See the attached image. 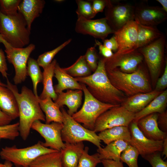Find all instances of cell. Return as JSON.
Instances as JSON below:
<instances>
[{"label": "cell", "mask_w": 167, "mask_h": 167, "mask_svg": "<svg viewBox=\"0 0 167 167\" xmlns=\"http://www.w3.org/2000/svg\"><path fill=\"white\" fill-rule=\"evenodd\" d=\"M80 83L87 85L90 93L99 101L114 105H120L127 96L111 83L106 72L105 58L98 62L96 70L92 74L84 77L75 78Z\"/></svg>", "instance_id": "cell-1"}, {"label": "cell", "mask_w": 167, "mask_h": 167, "mask_svg": "<svg viewBox=\"0 0 167 167\" xmlns=\"http://www.w3.org/2000/svg\"><path fill=\"white\" fill-rule=\"evenodd\" d=\"M6 79V87L14 95L18 105L20 135L25 140L29 135L33 123L36 120L45 121V117L40 107L38 96L36 97L26 86L22 87L19 93L17 86L11 83L7 78Z\"/></svg>", "instance_id": "cell-2"}, {"label": "cell", "mask_w": 167, "mask_h": 167, "mask_svg": "<svg viewBox=\"0 0 167 167\" xmlns=\"http://www.w3.org/2000/svg\"><path fill=\"white\" fill-rule=\"evenodd\" d=\"M106 71L112 84L126 96L152 91L146 74L141 66L131 73H124L117 68Z\"/></svg>", "instance_id": "cell-3"}, {"label": "cell", "mask_w": 167, "mask_h": 167, "mask_svg": "<svg viewBox=\"0 0 167 167\" xmlns=\"http://www.w3.org/2000/svg\"><path fill=\"white\" fill-rule=\"evenodd\" d=\"M30 34L20 13L18 12L15 15L7 16L0 12V36L11 46L23 48L28 45Z\"/></svg>", "instance_id": "cell-4"}, {"label": "cell", "mask_w": 167, "mask_h": 167, "mask_svg": "<svg viewBox=\"0 0 167 167\" xmlns=\"http://www.w3.org/2000/svg\"><path fill=\"white\" fill-rule=\"evenodd\" d=\"M57 151L44 147L42 142L39 141L33 145L23 148L15 146H6L1 149L0 156L2 159L11 162L17 167H29L39 156Z\"/></svg>", "instance_id": "cell-5"}, {"label": "cell", "mask_w": 167, "mask_h": 167, "mask_svg": "<svg viewBox=\"0 0 167 167\" xmlns=\"http://www.w3.org/2000/svg\"><path fill=\"white\" fill-rule=\"evenodd\" d=\"M84 96L83 105L80 110L71 116L76 122L83 124L85 128L93 131L96 121L103 113L116 106L101 102L89 92L86 85L80 83Z\"/></svg>", "instance_id": "cell-6"}, {"label": "cell", "mask_w": 167, "mask_h": 167, "mask_svg": "<svg viewBox=\"0 0 167 167\" xmlns=\"http://www.w3.org/2000/svg\"><path fill=\"white\" fill-rule=\"evenodd\" d=\"M63 128L61 131L62 141L66 143H75L86 141L92 143L98 148L101 147L99 136L93 131L87 129L75 121L63 108Z\"/></svg>", "instance_id": "cell-7"}, {"label": "cell", "mask_w": 167, "mask_h": 167, "mask_svg": "<svg viewBox=\"0 0 167 167\" xmlns=\"http://www.w3.org/2000/svg\"><path fill=\"white\" fill-rule=\"evenodd\" d=\"M166 38L163 35L153 42L137 50L143 55L151 75L153 84H155L163 65Z\"/></svg>", "instance_id": "cell-8"}, {"label": "cell", "mask_w": 167, "mask_h": 167, "mask_svg": "<svg viewBox=\"0 0 167 167\" xmlns=\"http://www.w3.org/2000/svg\"><path fill=\"white\" fill-rule=\"evenodd\" d=\"M0 43H2L4 45L5 51L8 62L14 66L15 75L13 81L15 84H21L25 80L27 76V67L28 60L31 54L35 49V45L33 44H30L25 48H14L0 36Z\"/></svg>", "instance_id": "cell-9"}, {"label": "cell", "mask_w": 167, "mask_h": 167, "mask_svg": "<svg viewBox=\"0 0 167 167\" xmlns=\"http://www.w3.org/2000/svg\"><path fill=\"white\" fill-rule=\"evenodd\" d=\"M105 18L115 32L129 21L134 20L135 6L119 1L107 0Z\"/></svg>", "instance_id": "cell-10"}, {"label": "cell", "mask_w": 167, "mask_h": 167, "mask_svg": "<svg viewBox=\"0 0 167 167\" xmlns=\"http://www.w3.org/2000/svg\"><path fill=\"white\" fill-rule=\"evenodd\" d=\"M135 113L121 105L115 106L102 113L96 120L93 131L96 133L115 126H128Z\"/></svg>", "instance_id": "cell-11"}, {"label": "cell", "mask_w": 167, "mask_h": 167, "mask_svg": "<svg viewBox=\"0 0 167 167\" xmlns=\"http://www.w3.org/2000/svg\"><path fill=\"white\" fill-rule=\"evenodd\" d=\"M63 124L53 122L49 124L43 123L40 120H36L33 123L31 129L38 133L44 139L42 142L46 148L60 151L65 146L61 137Z\"/></svg>", "instance_id": "cell-12"}, {"label": "cell", "mask_w": 167, "mask_h": 167, "mask_svg": "<svg viewBox=\"0 0 167 167\" xmlns=\"http://www.w3.org/2000/svg\"><path fill=\"white\" fill-rule=\"evenodd\" d=\"M105 58L106 70L117 68L126 73L136 71L143 59L142 54L137 50L126 54L114 53L111 57Z\"/></svg>", "instance_id": "cell-13"}, {"label": "cell", "mask_w": 167, "mask_h": 167, "mask_svg": "<svg viewBox=\"0 0 167 167\" xmlns=\"http://www.w3.org/2000/svg\"><path fill=\"white\" fill-rule=\"evenodd\" d=\"M128 127L131 136L128 144L135 148L142 157L162 152L163 140L155 141L147 138L139 130L136 122H132Z\"/></svg>", "instance_id": "cell-14"}, {"label": "cell", "mask_w": 167, "mask_h": 167, "mask_svg": "<svg viewBox=\"0 0 167 167\" xmlns=\"http://www.w3.org/2000/svg\"><path fill=\"white\" fill-rule=\"evenodd\" d=\"M75 29L77 33L89 35L103 40L109 34L115 32L109 25L105 17L92 19L78 16Z\"/></svg>", "instance_id": "cell-15"}, {"label": "cell", "mask_w": 167, "mask_h": 167, "mask_svg": "<svg viewBox=\"0 0 167 167\" xmlns=\"http://www.w3.org/2000/svg\"><path fill=\"white\" fill-rule=\"evenodd\" d=\"M138 24L131 20L115 31L114 35L118 45V49L115 53L123 54L137 50Z\"/></svg>", "instance_id": "cell-16"}, {"label": "cell", "mask_w": 167, "mask_h": 167, "mask_svg": "<svg viewBox=\"0 0 167 167\" xmlns=\"http://www.w3.org/2000/svg\"><path fill=\"white\" fill-rule=\"evenodd\" d=\"M167 18V12L162 7L142 5L135 6L134 20L146 26H156Z\"/></svg>", "instance_id": "cell-17"}, {"label": "cell", "mask_w": 167, "mask_h": 167, "mask_svg": "<svg viewBox=\"0 0 167 167\" xmlns=\"http://www.w3.org/2000/svg\"><path fill=\"white\" fill-rule=\"evenodd\" d=\"M158 114L154 113L141 118L137 122V125L147 138L155 141L164 140L167 138V133L161 131L158 127Z\"/></svg>", "instance_id": "cell-18"}, {"label": "cell", "mask_w": 167, "mask_h": 167, "mask_svg": "<svg viewBox=\"0 0 167 167\" xmlns=\"http://www.w3.org/2000/svg\"><path fill=\"white\" fill-rule=\"evenodd\" d=\"M45 3L44 0H23L19 5L18 12L23 15L30 31L33 22L42 13Z\"/></svg>", "instance_id": "cell-19"}, {"label": "cell", "mask_w": 167, "mask_h": 167, "mask_svg": "<svg viewBox=\"0 0 167 167\" xmlns=\"http://www.w3.org/2000/svg\"><path fill=\"white\" fill-rule=\"evenodd\" d=\"M162 92L154 90L148 92L138 93L127 97L121 105L135 114L145 108Z\"/></svg>", "instance_id": "cell-20"}, {"label": "cell", "mask_w": 167, "mask_h": 167, "mask_svg": "<svg viewBox=\"0 0 167 167\" xmlns=\"http://www.w3.org/2000/svg\"><path fill=\"white\" fill-rule=\"evenodd\" d=\"M83 94L82 90L68 89L66 92L58 94L54 102L60 108L67 106L68 109L67 113L72 116L77 111L81 104Z\"/></svg>", "instance_id": "cell-21"}, {"label": "cell", "mask_w": 167, "mask_h": 167, "mask_svg": "<svg viewBox=\"0 0 167 167\" xmlns=\"http://www.w3.org/2000/svg\"><path fill=\"white\" fill-rule=\"evenodd\" d=\"M60 151L62 167H77L79 157L84 149L83 142L75 143H65Z\"/></svg>", "instance_id": "cell-22"}, {"label": "cell", "mask_w": 167, "mask_h": 167, "mask_svg": "<svg viewBox=\"0 0 167 167\" xmlns=\"http://www.w3.org/2000/svg\"><path fill=\"white\" fill-rule=\"evenodd\" d=\"M54 76L58 81V84L54 87V91L57 94L66 89L82 90L80 83L67 73L57 63L55 67Z\"/></svg>", "instance_id": "cell-23"}, {"label": "cell", "mask_w": 167, "mask_h": 167, "mask_svg": "<svg viewBox=\"0 0 167 167\" xmlns=\"http://www.w3.org/2000/svg\"><path fill=\"white\" fill-rule=\"evenodd\" d=\"M0 109L13 120L19 117L17 101L12 92L0 85Z\"/></svg>", "instance_id": "cell-24"}, {"label": "cell", "mask_w": 167, "mask_h": 167, "mask_svg": "<svg viewBox=\"0 0 167 167\" xmlns=\"http://www.w3.org/2000/svg\"><path fill=\"white\" fill-rule=\"evenodd\" d=\"M167 104V90L163 91L145 108L135 114L133 121L137 122L141 118L150 114L161 113L165 111Z\"/></svg>", "instance_id": "cell-25"}, {"label": "cell", "mask_w": 167, "mask_h": 167, "mask_svg": "<svg viewBox=\"0 0 167 167\" xmlns=\"http://www.w3.org/2000/svg\"><path fill=\"white\" fill-rule=\"evenodd\" d=\"M37 99L41 110L45 114V123L53 122L62 123L63 116L60 108L51 98L41 99L38 96Z\"/></svg>", "instance_id": "cell-26"}, {"label": "cell", "mask_w": 167, "mask_h": 167, "mask_svg": "<svg viewBox=\"0 0 167 167\" xmlns=\"http://www.w3.org/2000/svg\"><path fill=\"white\" fill-rule=\"evenodd\" d=\"M100 139L106 145L115 141L122 140L128 143L131 139L128 126H120L105 129L98 135Z\"/></svg>", "instance_id": "cell-27"}, {"label": "cell", "mask_w": 167, "mask_h": 167, "mask_svg": "<svg viewBox=\"0 0 167 167\" xmlns=\"http://www.w3.org/2000/svg\"><path fill=\"white\" fill-rule=\"evenodd\" d=\"M128 143L122 140L113 142L104 148H98L97 152L101 160H111L116 161H121V156L126 148Z\"/></svg>", "instance_id": "cell-28"}, {"label": "cell", "mask_w": 167, "mask_h": 167, "mask_svg": "<svg viewBox=\"0 0 167 167\" xmlns=\"http://www.w3.org/2000/svg\"><path fill=\"white\" fill-rule=\"evenodd\" d=\"M137 24L136 49L150 44L163 35L155 26Z\"/></svg>", "instance_id": "cell-29"}, {"label": "cell", "mask_w": 167, "mask_h": 167, "mask_svg": "<svg viewBox=\"0 0 167 167\" xmlns=\"http://www.w3.org/2000/svg\"><path fill=\"white\" fill-rule=\"evenodd\" d=\"M57 63L56 60L54 59L44 69L42 80L43 90L39 96L41 99L49 97L55 101L57 98L58 95L54 91L52 81L54 75V68Z\"/></svg>", "instance_id": "cell-30"}, {"label": "cell", "mask_w": 167, "mask_h": 167, "mask_svg": "<svg viewBox=\"0 0 167 167\" xmlns=\"http://www.w3.org/2000/svg\"><path fill=\"white\" fill-rule=\"evenodd\" d=\"M29 167H62L60 151L41 155L37 158Z\"/></svg>", "instance_id": "cell-31"}, {"label": "cell", "mask_w": 167, "mask_h": 167, "mask_svg": "<svg viewBox=\"0 0 167 167\" xmlns=\"http://www.w3.org/2000/svg\"><path fill=\"white\" fill-rule=\"evenodd\" d=\"M63 69L73 77H84L92 74V71L86 62L84 55L80 56L73 64Z\"/></svg>", "instance_id": "cell-32"}, {"label": "cell", "mask_w": 167, "mask_h": 167, "mask_svg": "<svg viewBox=\"0 0 167 167\" xmlns=\"http://www.w3.org/2000/svg\"><path fill=\"white\" fill-rule=\"evenodd\" d=\"M27 75L30 77L32 80L33 92L35 96L38 97L37 86L38 83L42 82L43 73L41 71L37 60L29 58L27 62Z\"/></svg>", "instance_id": "cell-33"}, {"label": "cell", "mask_w": 167, "mask_h": 167, "mask_svg": "<svg viewBox=\"0 0 167 167\" xmlns=\"http://www.w3.org/2000/svg\"><path fill=\"white\" fill-rule=\"evenodd\" d=\"M71 40V39H69L53 50L46 52L39 55L37 60L39 66L42 67L43 69L45 68L51 62L55 55L69 44Z\"/></svg>", "instance_id": "cell-34"}, {"label": "cell", "mask_w": 167, "mask_h": 167, "mask_svg": "<svg viewBox=\"0 0 167 167\" xmlns=\"http://www.w3.org/2000/svg\"><path fill=\"white\" fill-rule=\"evenodd\" d=\"M88 151V147L84 148L79 157L77 167H96L98 164L101 162L98 153L90 155Z\"/></svg>", "instance_id": "cell-35"}, {"label": "cell", "mask_w": 167, "mask_h": 167, "mask_svg": "<svg viewBox=\"0 0 167 167\" xmlns=\"http://www.w3.org/2000/svg\"><path fill=\"white\" fill-rule=\"evenodd\" d=\"M139 155L137 149L129 144L121 154V161L125 163L129 167H139L138 164Z\"/></svg>", "instance_id": "cell-36"}, {"label": "cell", "mask_w": 167, "mask_h": 167, "mask_svg": "<svg viewBox=\"0 0 167 167\" xmlns=\"http://www.w3.org/2000/svg\"><path fill=\"white\" fill-rule=\"evenodd\" d=\"M19 123L0 126V141L2 139L14 140L20 135Z\"/></svg>", "instance_id": "cell-37"}, {"label": "cell", "mask_w": 167, "mask_h": 167, "mask_svg": "<svg viewBox=\"0 0 167 167\" xmlns=\"http://www.w3.org/2000/svg\"><path fill=\"white\" fill-rule=\"evenodd\" d=\"M78 7L76 12L78 16H81L88 19H92L96 15L93 11L92 3L88 1L77 0Z\"/></svg>", "instance_id": "cell-38"}, {"label": "cell", "mask_w": 167, "mask_h": 167, "mask_svg": "<svg viewBox=\"0 0 167 167\" xmlns=\"http://www.w3.org/2000/svg\"><path fill=\"white\" fill-rule=\"evenodd\" d=\"M21 0H0V12L7 16H12L18 13V7Z\"/></svg>", "instance_id": "cell-39"}, {"label": "cell", "mask_w": 167, "mask_h": 167, "mask_svg": "<svg viewBox=\"0 0 167 167\" xmlns=\"http://www.w3.org/2000/svg\"><path fill=\"white\" fill-rule=\"evenodd\" d=\"M94 46L88 48L84 55L86 62L92 71L94 72L98 66V56Z\"/></svg>", "instance_id": "cell-40"}, {"label": "cell", "mask_w": 167, "mask_h": 167, "mask_svg": "<svg viewBox=\"0 0 167 167\" xmlns=\"http://www.w3.org/2000/svg\"><path fill=\"white\" fill-rule=\"evenodd\" d=\"M148 161L152 167H167V162L161 157V152H157L142 157Z\"/></svg>", "instance_id": "cell-41"}, {"label": "cell", "mask_w": 167, "mask_h": 167, "mask_svg": "<svg viewBox=\"0 0 167 167\" xmlns=\"http://www.w3.org/2000/svg\"><path fill=\"white\" fill-rule=\"evenodd\" d=\"M155 90L162 92L167 87V62H165V66L163 74L161 77L158 79L156 83Z\"/></svg>", "instance_id": "cell-42"}, {"label": "cell", "mask_w": 167, "mask_h": 167, "mask_svg": "<svg viewBox=\"0 0 167 167\" xmlns=\"http://www.w3.org/2000/svg\"><path fill=\"white\" fill-rule=\"evenodd\" d=\"M157 123L160 129L162 131L167 133V113L166 111L162 113H158Z\"/></svg>", "instance_id": "cell-43"}, {"label": "cell", "mask_w": 167, "mask_h": 167, "mask_svg": "<svg viewBox=\"0 0 167 167\" xmlns=\"http://www.w3.org/2000/svg\"><path fill=\"white\" fill-rule=\"evenodd\" d=\"M7 64L5 54L2 49L0 48V72L2 76L7 78L8 74Z\"/></svg>", "instance_id": "cell-44"}, {"label": "cell", "mask_w": 167, "mask_h": 167, "mask_svg": "<svg viewBox=\"0 0 167 167\" xmlns=\"http://www.w3.org/2000/svg\"><path fill=\"white\" fill-rule=\"evenodd\" d=\"M107 1V0H94L92 1V8L93 11L96 14L98 12H103L106 5Z\"/></svg>", "instance_id": "cell-45"}, {"label": "cell", "mask_w": 167, "mask_h": 167, "mask_svg": "<svg viewBox=\"0 0 167 167\" xmlns=\"http://www.w3.org/2000/svg\"><path fill=\"white\" fill-rule=\"evenodd\" d=\"M95 45L98 46L100 53L104 58H109L113 56V54L112 51L107 48L98 40H95Z\"/></svg>", "instance_id": "cell-46"}, {"label": "cell", "mask_w": 167, "mask_h": 167, "mask_svg": "<svg viewBox=\"0 0 167 167\" xmlns=\"http://www.w3.org/2000/svg\"><path fill=\"white\" fill-rule=\"evenodd\" d=\"M103 45L107 48L116 52L117 51L118 45L114 35L109 39L103 40Z\"/></svg>", "instance_id": "cell-47"}, {"label": "cell", "mask_w": 167, "mask_h": 167, "mask_svg": "<svg viewBox=\"0 0 167 167\" xmlns=\"http://www.w3.org/2000/svg\"><path fill=\"white\" fill-rule=\"evenodd\" d=\"M121 161H116L111 160H102L101 163L104 167H124Z\"/></svg>", "instance_id": "cell-48"}, {"label": "cell", "mask_w": 167, "mask_h": 167, "mask_svg": "<svg viewBox=\"0 0 167 167\" xmlns=\"http://www.w3.org/2000/svg\"><path fill=\"white\" fill-rule=\"evenodd\" d=\"M12 119L0 109V126L10 124Z\"/></svg>", "instance_id": "cell-49"}, {"label": "cell", "mask_w": 167, "mask_h": 167, "mask_svg": "<svg viewBox=\"0 0 167 167\" xmlns=\"http://www.w3.org/2000/svg\"><path fill=\"white\" fill-rule=\"evenodd\" d=\"M162 156H165V158L167 156V138H165L163 142L162 150L161 152Z\"/></svg>", "instance_id": "cell-50"}, {"label": "cell", "mask_w": 167, "mask_h": 167, "mask_svg": "<svg viewBox=\"0 0 167 167\" xmlns=\"http://www.w3.org/2000/svg\"><path fill=\"white\" fill-rule=\"evenodd\" d=\"M162 6V8L166 12H167V0H156Z\"/></svg>", "instance_id": "cell-51"}, {"label": "cell", "mask_w": 167, "mask_h": 167, "mask_svg": "<svg viewBox=\"0 0 167 167\" xmlns=\"http://www.w3.org/2000/svg\"><path fill=\"white\" fill-rule=\"evenodd\" d=\"M4 164V167H12L13 165L12 163L8 161H5Z\"/></svg>", "instance_id": "cell-52"}, {"label": "cell", "mask_w": 167, "mask_h": 167, "mask_svg": "<svg viewBox=\"0 0 167 167\" xmlns=\"http://www.w3.org/2000/svg\"><path fill=\"white\" fill-rule=\"evenodd\" d=\"M0 86H4V87H6V84L3 83H2L1 80H0Z\"/></svg>", "instance_id": "cell-53"}, {"label": "cell", "mask_w": 167, "mask_h": 167, "mask_svg": "<svg viewBox=\"0 0 167 167\" xmlns=\"http://www.w3.org/2000/svg\"><path fill=\"white\" fill-rule=\"evenodd\" d=\"M55 1H56V2H63L64 1L62 0H55Z\"/></svg>", "instance_id": "cell-54"}, {"label": "cell", "mask_w": 167, "mask_h": 167, "mask_svg": "<svg viewBox=\"0 0 167 167\" xmlns=\"http://www.w3.org/2000/svg\"><path fill=\"white\" fill-rule=\"evenodd\" d=\"M0 167H4V164L0 163Z\"/></svg>", "instance_id": "cell-55"}]
</instances>
